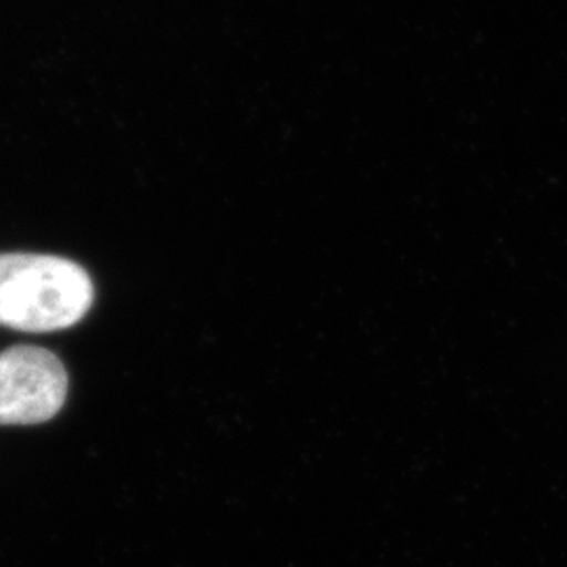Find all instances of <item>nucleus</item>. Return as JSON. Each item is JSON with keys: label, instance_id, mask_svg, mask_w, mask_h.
Instances as JSON below:
<instances>
[{"label": "nucleus", "instance_id": "2", "mask_svg": "<svg viewBox=\"0 0 567 567\" xmlns=\"http://www.w3.org/2000/svg\"><path fill=\"white\" fill-rule=\"evenodd\" d=\"M68 395L60 358L34 344H13L0 353V426L51 421Z\"/></svg>", "mask_w": 567, "mask_h": 567}, {"label": "nucleus", "instance_id": "1", "mask_svg": "<svg viewBox=\"0 0 567 567\" xmlns=\"http://www.w3.org/2000/svg\"><path fill=\"white\" fill-rule=\"evenodd\" d=\"M93 301L95 288L81 265L53 255H0V326L58 332L79 324Z\"/></svg>", "mask_w": 567, "mask_h": 567}]
</instances>
